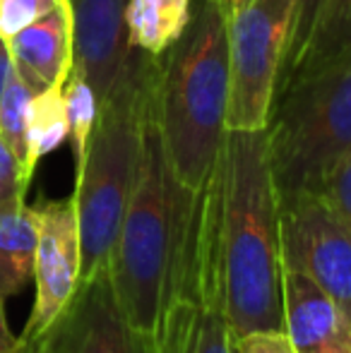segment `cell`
<instances>
[{
  "instance_id": "19",
  "label": "cell",
  "mask_w": 351,
  "mask_h": 353,
  "mask_svg": "<svg viewBox=\"0 0 351 353\" xmlns=\"http://www.w3.org/2000/svg\"><path fill=\"white\" fill-rule=\"evenodd\" d=\"M63 101H66V116H68V140L75 157V168L82 163L87 152L89 137H92L94 123L99 116V101L94 89L82 74L75 70L63 84Z\"/></svg>"
},
{
  "instance_id": "24",
  "label": "cell",
  "mask_w": 351,
  "mask_h": 353,
  "mask_svg": "<svg viewBox=\"0 0 351 353\" xmlns=\"http://www.w3.org/2000/svg\"><path fill=\"white\" fill-rule=\"evenodd\" d=\"M239 353H299L286 332L281 330H260L243 336H234Z\"/></svg>"
},
{
  "instance_id": "27",
  "label": "cell",
  "mask_w": 351,
  "mask_h": 353,
  "mask_svg": "<svg viewBox=\"0 0 351 353\" xmlns=\"http://www.w3.org/2000/svg\"><path fill=\"white\" fill-rule=\"evenodd\" d=\"M245 3H250V0H221V8H224L226 17H231V14L236 12V10H241Z\"/></svg>"
},
{
  "instance_id": "8",
  "label": "cell",
  "mask_w": 351,
  "mask_h": 353,
  "mask_svg": "<svg viewBox=\"0 0 351 353\" xmlns=\"http://www.w3.org/2000/svg\"><path fill=\"white\" fill-rule=\"evenodd\" d=\"M39 241L34 255V296L32 315L24 325V353H37L46 344L53 327L75 301L82 281V250L80 226H77L75 200H39Z\"/></svg>"
},
{
  "instance_id": "20",
  "label": "cell",
  "mask_w": 351,
  "mask_h": 353,
  "mask_svg": "<svg viewBox=\"0 0 351 353\" xmlns=\"http://www.w3.org/2000/svg\"><path fill=\"white\" fill-rule=\"evenodd\" d=\"M351 233V152L339 159L318 192Z\"/></svg>"
},
{
  "instance_id": "4",
  "label": "cell",
  "mask_w": 351,
  "mask_h": 353,
  "mask_svg": "<svg viewBox=\"0 0 351 353\" xmlns=\"http://www.w3.org/2000/svg\"><path fill=\"white\" fill-rule=\"evenodd\" d=\"M219 248L214 171L200 192L181 188L176 200L169 274L152 353H231Z\"/></svg>"
},
{
  "instance_id": "18",
  "label": "cell",
  "mask_w": 351,
  "mask_h": 353,
  "mask_svg": "<svg viewBox=\"0 0 351 353\" xmlns=\"http://www.w3.org/2000/svg\"><path fill=\"white\" fill-rule=\"evenodd\" d=\"M32 99L34 92L12 68L3 99H0V137L10 147V152L17 157L27 183H32L34 176V168L29 163V106H32Z\"/></svg>"
},
{
  "instance_id": "29",
  "label": "cell",
  "mask_w": 351,
  "mask_h": 353,
  "mask_svg": "<svg viewBox=\"0 0 351 353\" xmlns=\"http://www.w3.org/2000/svg\"><path fill=\"white\" fill-rule=\"evenodd\" d=\"M39 353H46V351H39Z\"/></svg>"
},
{
  "instance_id": "7",
  "label": "cell",
  "mask_w": 351,
  "mask_h": 353,
  "mask_svg": "<svg viewBox=\"0 0 351 353\" xmlns=\"http://www.w3.org/2000/svg\"><path fill=\"white\" fill-rule=\"evenodd\" d=\"M296 0H250L229 17L231 92L226 128H267L289 48Z\"/></svg>"
},
{
  "instance_id": "1",
  "label": "cell",
  "mask_w": 351,
  "mask_h": 353,
  "mask_svg": "<svg viewBox=\"0 0 351 353\" xmlns=\"http://www.w3.org/2000/svg\"><path fill=\"white\" fill-rule=\"evenodd\" d=\"M226 317L234 336L284 332L279 197L267 128H226L214 166Z\"/></svg>"
},
{
  "instance_id": "9",
  "label": "cell",
  "mask_w": 351,
  "mask_h": 353,
  "mask_svg": "<svg viewBox=\"0 0 351 353\" xmlns=\"http://www.w3.org/2000/svg\"><path fill=\"white\" fill-rule=\"evenodd\" d=\"M281 267L315 281L351 322V233L318 192L279 202Z\"/></svg>"
},
{
  "instance_id": "5",
  "label": "cell",
  "mask_w": 351,
  "mask_h": 353,
  "mask_svg": "<svg viewBox=\"0 0 351 353\" xmlns=\"http://www.w3.org/2000/svg\"><path fill=\"white\" fill-rule=\"evenodd\" d=\"M157 89V84H154ZM181 183L171 176L157 121L154 94L145 121V142L137 181L118 228L108 272L118 305L140 334L154 339L169 274L176 200Z\"/></svg>"
},
{
  "instance_id": "15",
  "label": "cell",
  "mask_w": 351,
  "mask_h": 353,
  "mask_svg": "<svg viewBox=\"0 0 351 353\" xmlns=\"http://www.w3.org/2000/svg\"><path fill=\"white\" fill-rule=\"evenodd\" d=\"M128 48L161 58L183 34L190 19V0H128Z\"/></svg>"
},
{
  "instance_id": "10",
  "label": "cell",
  "mask_w": 351,
  "mask_h": 353,
  "mask_svg": "<svg viewBox=\"0 0 351 353\" xmlns=\"http://www.w3.org/2000/svg\"><path fill=\"white\" fill-rule=\"evenodd\" d=\"M46 353H152V339L128 322L118 305L108 267L82 281L75 301L61 317L46 344ZM39 353V351H37Z\"/></svg>"
},
{
  "instance_id": "25",
  "label": "cell",
  "mask_w": 351,
  "mask_h": 353,
  "mask_svg": "<svg viewBox=\"0 0 351 353\" xmlns=\"http://www.w3.org/2000/svg\"><path fill=\"white\" fill-rule=\"evenodd\" d=\"M0 353H24L22 339L12 334L5 317V298L0 296Z\"/></svg>"
},
{
  "instance_id": "26",
  "label": "cell",
  "mask_w": 351,
  "mask_h": 353,
  "mask_svg": "<svg viewBox=\"0 0 351 353\" xmlns=\"http://www.w3.org/2000/svg\"><path fill=\"white\" fill-rule=\"evenodd\" d=\"M10 72H12V56H10L8 39L0 37V99H3V92H5V84H8Z\"/></svg>"
},
{
  "instance_id": "12",
  "label": "cell",
  "mask_w": 351,
  "mask_h": 353,
  "mask_svg": "<svg viewBox=\"0 0 351 353\" xmlns=\"http://www.w3.org/2000/svg\"><path fill=\"white\" fill-rule=\"evenodd\" d=\"M284 332L299 353H351V322L305 274L281 267Z\"/></svg>"
},
{
  "instance_id": "13",
  "label": "cell",
  "mask_w": 351,
  "mask_h": 353,
  "mask_svg": "<svg viewBox=\"0 0 351 353\" xmlns=\"http://www.w3.org/2000/svg\"><path fill=\"white\" fill-rule=\"evenodd\" d=\"M12 68L34 94L63 87L72 72V5L53 8L8 39Z\"/></svg>"
},
{
  "instance_id": "2",
  "label": "cell",
  "mask_w": 351,
  "mask_h": 353,
  "mask_svg": "<svg viewBox=\"0 0 351 353\" xmlns=\"http://www.w3.org/2000/svg\"><path fill=\"white\" fill-rule=\"evenodd\" d=\"M231 92L221 0H190V19L157 65L154 108L171 176L200 192L219 159Z\"/></svg>"
},
{
  "instance_id": "11",
  "label": "cell",
  "mask_w": 351,
  "mask_h": 353,
  "mask_svg": "<svg viewBox=\"0 0 351 353\" xmlns=\"http://www.w3.org/2000/svg\"><path fill=\"white\" fill-rule=\"evenodd\" d=\"M72 5V70L89 82L101 103L111 94L128 61V0H70Z\"/></svg>"
},
{
  "instance_id": "23",
  "label": "cell",
  "mask_w": 351,
  "mask_h": 353,
  "mask_svg": "<svg viewBox=\"0 0 351 353\" xmlns=\"http://www.w3.org/2000/svg\"><path fill=\"white\" fill-rule=\"evenodd\" d=\"M27 190H29V183L24 181V173L17 157L10 152V147L0 137V207L24 202Z\"/></svg>"
},
{
  "instance_id": "28",
  "label": "cell",
  "mask_w": 351,
  "mask_h": 353,
  "mask_svg": "<svg viewBox=\"0 0 351 353\" xmlns=\"http://www.w3.org/2000/svg\"><path fill=\"white\" fill-rule=\"evenodd\" d=\"M231 353H239V349H236V341H234V351H231Z\"/></svg>"
},
{
  "instance_id": "14",
  "label": "cell",
  "mask_w": 351,
  "mask_h": 353,
  "mask_svg": "<svg viewBox=\"0 0 351 353\" xmlns=\"http://www.w3.org/2000/svg\"><path fill=\"white\" fill-rule=\"evenodd\" d=\"M39 241L37 205L17 202L0 207V296L24 291L34 276V255Z\"/></svg>"
},
{
  "instance_id": "3",
  "label": "cell",
  "mask_w": 351,
  "mask_h": 353,
  "mask_svg": "<svg viewBox=\"0 0 351 353\" xmlns=\"http://www.w3.org/2000/svg\"><path fill=\"white\" fill-rule=\"evenodd\" d=\"M157 65L159 58L130 48L111 94L99 103L85 159L75 168L72 200L80 226L82 281L108 267V257L140 171L145 121L157 84Z\"/></svg>"
},
{
  "instance_id": "22",
  "label": "cell",
  "mask_w": 351,
  "mask_h": 353,
  "mask_svg": "<svg viewBox=\"0 0 351 353\" xmlns=\"http://www.w3.org/2000/svg\"><path fill=\"white\" fill-rule=\"evenodd\" d=\"M323 5H325V0H296L289 48H286V56H284V63H281L277 84L284 79V74L291 70V65L296 63V58L301 56V51H303L305 41H308V37H310V29H313V24H315V17H318V12H320Z\"/></svg>"
},
{
  "instance_id": "17",
  "label": "cell",
  "mask_w": 351,
  "mask_h": 353,
  "mask_svg": "<svg viewBox=\"0 0 351 353\" xmlns=\"http://www.w3.org/2000/svg\"><path fill=\"white\" fill-rule=\"evenodd\" d=\"M68 140V116L63 101V87H48L34 94L29 106V163H37L46 154Z\"/></svg>"
},
{
  "instance_id": "6",
  "label": "cell",
  "mask_w": 351,
  "mask_h": 353,
  "mask_svg": "<svg viewBox=\"0 0 351 353\" xmlns=\"http://www.w3.org/2000/svg\"><path fill=\"white\" fill-rule=\"evenodd\" d=\"M267 144L279 202L320 192L330 171L351 152V51L291 79L277 94Z\"/></svg>"
},
{
  "instance_id": "21",
  "label": "cell",
  "mask_w": 351,
  "mask_h": 353,
  "mask_svg": "<svg viewBox=\"0 0 351 353\" xmlns=\"http://www.w3.org/2000/svg\"><path fill=\"white\" fill-rule=\"evenodd\" d=\"M66 0H0V37L10 39Z\"/></svg>"
},
{
  "instance_id": "16",
  "label": "cell",
  "mask_w": 351,
  "mask_h": 353,
  "mask_svg": "<svg viewBox=\"0 0 351 353\" xmlns=\"http://www.w3.org/2000/svg\"><path fill=\"white\" fill-rule=\"evenodd\" d=\"M351 51V0H325L301 56L277 84V94L301 74H310ZM274 94V97H277Z\"/></svg>"
}]
</instances>
